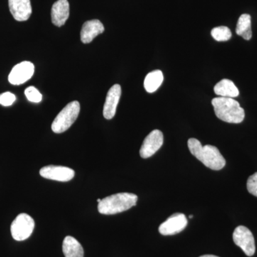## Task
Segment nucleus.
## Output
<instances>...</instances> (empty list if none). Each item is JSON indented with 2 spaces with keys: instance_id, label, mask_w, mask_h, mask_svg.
I'll list each match as a JSON object with an SVG mask.
<instances>
[{
  "instance_id": "obj_6",
  "label": "nucleus",
  "mask_w": 257,
  "mask_h": 257,
  "mask_svg": "<svg viewBox=\"0 0 257 257\" xmlns=\"http://www.w3.org/2000/svg\"><path fill=\"white\" fill-rule=\"evenodd\" d=\"M233 240L235 244L239 246L246 256H251L254 254L256 250L254 238L251 231L246 226H239L235 229Z\"/></svg>"
},
{
  "instance_id": "obj_22",
  "label": "nucleus",
  "mask_w": 257,
  "mask_h": 257,
  "mask_svg": "<svg viewBox=\"0 0 257 257\" xmlns=\"http://www.w3.org/2000/svg\"><path fill=\"white\" fill-rule=\"evenodd\" d=\"M246 187L250 194L257 197V172L248 177Z\"/></svg>"
},
{
  "instance_id": "obj_11",
  "label": "nucleus",
  "mask_w": 257,
  "mask_h": 257,
  "mask_svg": "<svg viewBox=\"0 0 257 257\" xmlns=\"http://www.w3.org/2000/svg\"><path fill=\"white\" fill-rule=\"evenodd\" d=\"M121 94V89L119 84H114L108 91L103 109V114L105 119H111L115 116Z\"/></svg>"
},
{
  "instance_id": "obj_20",
  "label": "nucleus",
  "mask_w": 257,
  "mask_h": 257,
  "mask_svg": "<svg viewBox=\"0 0 257 257\" xmlns=\"http://www.w3.org/2000/svg\"><path fill=\"white\" fill-rule=\"evenodd\" d=\"M25 96L31 102L39 103L42 101V95L40 91L35 87H29L25 89Z\"/></svg>"
},
{
  "instance_id": "obj_10",
  "label": "nucleus",
  "mask_w": 257,
  "mask_h": 257,
  "mask_svg": "<svg viewBox=\"0 0 257 257\" xmlns=\"http://www.w3.org/2000/svg\"><path fill=\"white\" fill-rule=\"evenodd\" d=\"M40 174L45 179L66 182L74 178L75 172L69 167L50 165L42 167L40 171Z\"/></svg>"
},
{
  "instance_id": "obj_12",
  "label": "nucleus",
  "mask_w": 257,
  "mask_h": 257,
  "mask_svg": "<svg viewBox=\"0 0 257 257\" xmlns=\"http://www.w3.org/2000/svg\"><path fill=\"white\" fill-rule=\"evenodd\" d=\"M9 8L10 13L17 21H27L31 16L30 0H9Z\"/></svg>"
},
{
  "instance_id": "obj_15",
  "label": "nucleus",
  "mask_w": 257,
  "mask_h": 257,
  "mask_svg": "<svg viewBox=\"0 0 257 257\" xmlns=\"http://www.w3.org/2000/svg\"><path fill=\"white\" fill-rule=\"evenodd\" d=\"M214 93L222 97L235 98L239 96V91L234 83L230 79H221L214 86Z\"/></svg>"
},
{
  "instance_id": "obj_21",
  "label": "nucleus",
  "mask_w": 257,
  "mask_h": 257,
  "mask_svg": "<svg viewBox=\"0 0 257 257\" xmlns=\"http://www.w3.org/2000/svg\"><path fill=\"white\" fill-rule=\"evenodd\" d=\"M16 100V96L13 93L7 92L0 94V104L5 106H11Z\"/></svg>"
},
{
  "instance_id": "obj_3",
  "label": "nucleus",
  "mask_w": 257,
  "mask_h": 257,
  "mask_svg": "<svg viewBox=\"0 0 257 257\" xmlns=\"http://www.w3.org/2000/svg\"><path fill=\"white\" fill-rule=\"evenodd\" d=\"M138 197L132 193H118L101 199L98 204V211L101 214L112 215L135 207Z\"/></svg>"
},
{
  "instance_id": "obj_4",
  "label": "nucleus",
  "mask_w": 257,
  "mask_h": 257,
  "mask_svg": "<svg viewBox=\"0 0 257 257\" xmlns=\"http://www.w3.org/2000/svg\"><path fill=\"white\" fill-rule=\"evenodd\" d=\"M79 111L80 104L78 101H73L69 103L56 116L52 124V131L57 134L67 131L78 117Z\"/></svg>"
},
{
  "instance_id": "obj_24",
  "label": "nucleus",
  "mask_w": 257,
  "mask_h": 257,
  "mask_svg": "<svg viewBox=\"0 0 257 257\" xmlns=\"http://www.w3.org/2000/svg\"><path fill=\"white\" fill-rule=\"evenodd\" d=\"M101 199H97V202H98V204H99V202H101Z\"/></svg>"
},
{
  "instance_id": "obj_16",
  "label": "nucleus",
  "mask_w": 257,
  "mask_h": 257,
  "mask_svg": "<svg viewBox=\"0 0 257 257\" xmlns=\"http://www.w3.org/2000/svg\"><path fill=\"white\" fill-rule=\"evenodd\" d=\"M62 250L65 257H84V249L75 238L67 236L64 238Z\"/></svg>"
},
{
  "instance_id": "obj_17",
  "label": "nucleus",
  "mask_w": 257,
  "mask_h": 257,
  "mask_svg": "<svg viewBox=\"0 0 257 257\" xmlns=\"http://www.w3.org/2000/svg\"><path fill=\"white\" fill-rule=\"evenodd\" d=\"M236 33L241 36L245 40H251L252 37L251 31V18L248 14H243L239 17L236 25Z\"/></svg>"
},
{
  "instance_id": "obj_1",
  "label": "nucleus",
  "mask_w": 257,
  "mask_h": 257,
  "mask_svg": "<svg viewBox=\"0 0 257 257\" xmlns=\"http://www.w3.org/2000/svg\"><path fill=\"white\" fill-rule=\"evenodd\" d=\"M187 145L193 156L208 168L219 171L226 165V160L216 147L209 145L202 146L200 142L195 138L189 139Z\"/></svg>"
},
{
  "instance_id": "obj_19",
  "label": "nucleus",
  "mask_w": 257,
  "mask_h": 257,
  "mask_svg": "<svg viewBox=\"0 0 257 257\" xmlns=\"http://www.w3.org/2000/svg\"><path fill=\"white\" fill-rule=\"evenodd\" d=\"M211 35L216 41L226 42L231 39V32L227 27H217L211 30Z\"/></svg>"
},
{
  "instance_id": "obj_25",
  "label": "nucleus",
  "mask_w": 257,
  "mask_h": 257,
  "mask_svg": "<svg viewBox=\"0 0 257 257\" xmlns=\"http://www.w3.org/2000/svg\"><path fill=\"white\" fill-rule=\"evenodd\" d=\"M192 217H193V215L189 216V218H190V219H192Z\"/></svg>"
},
{
  "instance_id": "obj_13",
  "label": "nucleus",
  "mask_w": 257,
  "mask_h": 257,
  "mask_svg": "<svg viewBox=\"0 0 257 257\" xmlns=\"http://www.w3.org/2000/svg\"><path fill=\"white\" fill-rule=\"evenodd\" d=\"M104 31V27L99 20H92L87 21L83 25L81 30V41L84 44H89L98 35Z\"/></svg>"
},
{
  "instance_id": "obj_2",
  "label": "nucleus",
  "mask_w": 257,
  "mask_h": 257,
  "mask_svg": "<svg viewBox=\"0 0 257 257\" xmlns=\"http://www.w3.org/2000/svg\"><path fill=\"white\" fill-rule=\"evenodd\" d=\"M216 116L225 122L239 124L245 117V111L234 98H214L211 101Z\"/></svg>"
},
{
  "instance_id": "obj_23",
  "label": "nucleus",
  "mask_w": 257,
  "mask_h": 257,
  "mask_svg": "<svg viewBox=\"0 0 257 257\" xmlns=\"http://www.w3.org/2000/svg\"><path fill=\"white\" fill-rule=\"evenodd\" d=\"M199 257H219V256H214V255L206 254V255H203V256H201Z\"/></svg>"
},
{
  "instance_id": "obj_5",
  "label": "nucleus",
  "mask_w": 257,
  "mask_h": 257,
  "mask_svg": "<svg viewBox=\"0 0 257 257\" xmlns=\"http://www.w3.org/2000/svg\"><path fill=\"white\" fill-rule=\"evenodd\" d=\"M35 221L28 214H19L11 225V234L16 241L28 239L35 229Z\"/></svg>"
},
{
  "instance_id": "obj_14",
  "label": "nucleus",
  "mask_w": 257,
  "mask_h": 257,
  "mask_svg": "<svg viewBox=\"0 0 257 257\" xmlns=\"http://www.w3.org/2000/svg\"><path fill=\"white\" fill-rule=\"evenodd\" d=\"M69 4L67 0H58L52 8L51 17L52 22L55 26L62 27L68 20Z\"/></svg>"
},
{
  "instance_id": "obj_9",
  "label": "nucleus",
  "mask_w": 257,
  "mask_h": 257,
  "mask_svg": "<svg viewBox=\"0 0 257 257\" xmlns=\"http://www.w3.org/2000/svg\"><path fill=\"white\" fill-rule=\"evenodd\" d=\"M187 224L188 221L184 214L176 213L160 225L159 231L164 236L177 234L183 231Z\"/></svg>"
},
{
  "instance_id": "obj_8",
  "label": "nucleus",
  "mask_w": 257,
  "mask_h": 257,
  "mask_svg": "<svg viewBox=\"0 0 257 257\" xmlns=\"http://www.w3.org/2000/svg\"><path fill=\"white\" fill-rule=\"evenodd\" d=\"M163 143L164 136L162 132L158 130H153L144 140L140 149V156L143 159L153 156L162 147Z\"/></svg>"
},
{
  "instance_id": "obj_7",
  "label": "nucleus",
  "mask_w": 257,
  "mask_h": 257,
  "mask_svg": "<svg viewBox=\"0 0 257 257\" xmlns=\"http://www.w3.org/2000/svg\"><path fill=\"white\" fill-rule=\"evenodd\" d=\"M35 73V65L28 61L20 62L12 69L8 77L10 84L20 85L28 82Z\"/></svg>"
},
{
  "instance_id": "obj_18",
  "label": "nucleus",
  "mask_w": 257,
  "mask_h": 257,
  "mask_svg": "<svg viewBox=\"0 0 257 257\" xmlns=\"http://www.w3.org/2000/svg\"><path fill=\"white\" fill-rule=\"evenodd\" d=\"M164 80L163 73L161 70H155L150 72L145 77L144 86L147 92H156Z\"/></svg>"
}]
</instances>
